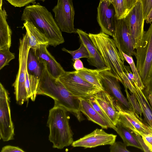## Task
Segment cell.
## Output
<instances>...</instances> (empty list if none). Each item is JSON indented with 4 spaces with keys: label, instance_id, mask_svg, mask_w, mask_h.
<instances>
[{
    "label": "cell",
    "instance_id": "cell-16",
    "mask_svg": "<svg viewBox=\"0 0 152 152\" xmlns=\"http://www.w3.org/2000/svg\"><path fill=\"white\" fill-rule=\"evenodd\" d=\"M119 121L124 126L141 136L152 134V128L132 111L119 110Z\"/></svg>",
    "mask_w": 152,
    "mask_h": 152
},
{
    "label": "cell",
    "instance_id": "cell-44",
    "mask_svg": "<svg viewBox=\"0 0 152 152\" xmlns=\"http://www.w3.org/2000/svg\"><path fill=\"white\" fill-rule=\"evenodd\" d=\"M105 0L107 1L110 3H112L115 0H100V1H103Z\"/></svg>",
    "mask_w": 152,
    "mask_h": 152
},
{
    "label": "cell",
    "instance_id": "cell-10",
    "mask_svg": "<svg viewBox=\"0 0 152 152\" xmlns=\"http://www.w3.org/2000/svg\"><path fill=\"white\" fill-rule=\"evenodd\" d=\"M99 75L104 90L113 97L118 107H120L122 110L133 111L121 92L119 80L111 73L109 69L107 68L101 69Z\"/></svg>",
    "mask_w": 152,
    "mask_h": 152
},
{
    "label": "cell",
    "instance_id": "cell-43",
    "mask_svg": "<svg viewBox=\"0 0 152 152\" xmlns=\"http://www.w3.org/2000/svg\"><path fill=\"white\" fill-rule=\"evenodd\" d=\"M3 5V0H0V9H2Z\"/></svg>",
    "mask_w": 152,
    "mask_h": 152
},
{
    "label": "cell",
    "instance_id": "cell-28",
    "mask_svg": "<svg viewBox=\"0 0 152 152\" xmlns=\"http://www.w3.org/2000/svg\"><path fill=\"white\" fill-rule=\"evenodd\" d=\"M86 99L93 108L105 121L109 128L113 129L115 131L116 129V126L112 124L105 113L96 103L92 96H91Z\"/></svg>",
    "mask_w": 152,
    "mask_h": 152
},
{
    "label": "cell",
    "instance_id": "cell-42",
    "mask_svg": "<svg viewBox=\"0 0 152 152\" xmlns=\"http://www.w3.org/2000/svg\"><path fill=\"white\" fill-rule=\"evenodd\" d=\"M145 88L149 90L152 94V80Z\"/></svg>",
    "mask_w": 152,
    "mask_h": 152
},
{
    "label": "cell",
    "instance_id": "cell-40",
    "mask_svg": "<svg viewBox=\"0 0 152 152\" xmlns=\"http://www.w3.org/2000/svg\"><path fill=\"white\" fill-rule=\"evenodd\" d=\"M148 102L152 108V94L151 92L146 88L142 90Z\"/></svg>",
    "mask_w": 152,
    "mask_h": 152
},
{
    "label": "cell",
    "instance_id": "cell-39",
    "mask_svg": "<svg viewBox=\"0 0 152 152\" xmlns=\"http://www.w3.org/2000/svg\"><path fill=\"white\" fill-rule=\"evenodd\" d=\"M124 1L127 13H128L134 6L136 1V0H124Z\"/></svg>",
    "mask_w": 152,
    "mask_h": 152
},
{
    "label": "cell",
    "instance_id": "cell-21",
    "mask_svg": "<svg viewBox=\"0 0 152 152\" xmlns=\"http://www.w3.org/2000/svg\"><path fill=\"white\" fill-rule=\"evenodd\" d=\"M132 89L130 92L135 94L146 121L152 128V108L143 91L137 86L135 82H132Z\"/></svg>",
    "mask_w": 152,
    "mask_h": 152
},
{
    "label": "cell",
    "instance_id": "cell-14",
    "mask_svg": "<svg viewBox=\"0 0 152 152\" xmlns=\"http://www.w3.org/2000/svg\"><path fill=\"white\" fill-rule=\"evenodd\" d=\"M117 135L108 134L102 129H96L92 132L73 141V147L91 148L101 145H111L115 142Z\"/></svg>",
    "mask_w": 152,
    "mask_h": 152
},
{
    "label": "cell",
    "instance_id": "cell-7",
    "mask_svg": "<svg viewBox=\"0 0 152 152\" xmlns=\"http://www.w3.org/2000/svg\"><path fill=\"white\" fill-rule=\"evenodd\" d=\"M59 79L70 92L78 97L86 99L102 90L84 80L75 71H65Z\"/></svg>",
    "mask_w": 152,
    "mask_h": 152
},
{
    "label": "cell",
    "instance_id": "cell-13",
    "mask_svg": "<svg viewBox=\"0 0 152 152\" xmlns=\"http://www.w3.org/2000/svg\"><path fill=\"white\" fill-rule=\"evenodd\" d=\"M97 12V19L101 32L113 37L117 18L113 6L107 1H100Z\"/></svg>",
    "mask_w": 152,
    "mask_h": 152
},
{
    "label": "cell",
    "instance_id": "cell-1",
    "mask_svg": "<svg viewBox=\"0 0 152 152\" xmlns=\"http://www.w3.org/2000/svg\"><path fill=\"white\" fill-rule=\"evenodd\" d=\"M42 62L44 67L37 87V95L50 97L53 99L54 104L63 107L79 121L82 120L79 97L70 92L59 79L53 76L48 71L45 63Z\"/></svg>",
    "mask_w": 152,
    "mask_h": 152
},
{
    "label": "cell",
    "instance_id": "cell-11",
    "mask_svg": "<svg viewBox=\"0 0 152 152\" xmlns=\"http://www.w3.org/2000/svg\"><path fill=\"white\" fill-rule=\"evenodd\" d=\"M52 11L55 21L61 31L76 33L74 25L75 12L72 0H58Z\"/></svg>",
    "mask_w": 152,
    "mask_h": 152
},
{
    "label": "cell",
    "instance_id": "cell-4",
    "mask_svg": "<svg viewBox=\"0 0 152 152\" xmlns=\"http://www.w3.org/2000/svg\"><path fill=\"white\" fill-rule=\"evenodd\" d=\"M90 37L100 52L107 67L123 85L126 69L113 39L102 32L89 33Z\"/></svg>",
    "mask_w": 152,
    "mask_h": 152
},
{
    "label": "cell",
    "instance_id": "cell-23",
    "mask_svg": "<svg viewBox=\"0 0 152 152\" xmlns=\"http://www.w3.org/2000/svg\"><path fill=\"white\" fill-rule=\"evenodd\" d=\"M80 111L90 121L100 126L103 129H107L108 125L104 120L93 108L87 100L79 97Z\"/></svg>",
    "mask_w": 152,
    "mask_h": 152
},
{
    "label": "cell",
    "instance_id": "cell-36",
    "mask_svg": "<svg viewBox=\"0 0 152 152\" xmlns=\"http://www.w3.org/2000/svg\"><path fill=\"white\" fill-rule=\"evenodd\" d=\"M151 152H152V134H145L141 136Z\"/></svg>",
    "mask_w": 152,
    "mask_h": 152
},
{
    "label": "cell",
    "instance_id": "cell-32",
    "mask_svg": "<svg viewBox=\"0 0 152 152\" xmlns=\"http://www.w3.org/2000/svg\"><path fill=\"white\" fill-rule=\"evenodd\" d=\"M126 145L121 142H115L110 147L111 152H130L126 148Z\"/></svg>",
    "mask_w": 152,
    "mask_h": 152
},
{
    "label": "cell",
    "instance_id": "cell-37",
    "mask_svg": "<svg viewBox=\"0 0 152 152\" xmlns=\"http://www.w3.org/2000/svg\"><path fill=\"white\" fill-rule=\"evenodd\" d=\"M134 134L142 148V151L145 152H151L148 148L145 143L142 137L137 134L134 133Z\"/></svg>",
    "mask_w": 152,
    "mask_h": 152
},
{
    "label": "cell",
    "instance_id": "cell-34",
    "mask_svg": "<svg viewBox=\"0 0 152 152\" xmlns=\"http://www.w3.org/2000/svg\"><path fill=\"white\" fill-rule=\"evenodd\" d=\"M143 8L144 18L145 20L152 9V0H140ZM137 0H136V1Z\"/></svg>",
    "mask_w": 152,
    "mask_h": 152
},
{
    "label": "cell",
    "instance_id": "cell-2",
    "mask_svg": "<svg viewBox=\"0 0 152 152\" xmlns=\"http://www.w3.org/2000/svg\"><path fill=\"white\" fill-rule=\"evenodd\" d=\"M21 20L32 22L49 41V45L54 47L64 42L61 31L51 12L39 4L26 6Z\"/></svg>",
    "mask_w": 152,
    "mask_h": 152
},
{
    "label": "cell",
    "instance_id": "cell-17",
    "mask_svg": "<svg viewBox=\"0 0 152 152\" xmlns=\"http://www.w3.org/2000/svg\"><path fill=\"white\" fill-rule=\"evenodd\" d=\"M92 96L112 124L116 126L119 121V115L118 106L113 97L104 90H101Z\"/></svg>",
    "mask_w": 152,
    "mask_h": 152
},
{
    "label": "cell",
    "instance_id": "cell-3",
    "mask_svg": "<svg viewBox=\"0 0 152 152\" xmlns=\"http://www.w3.org/2000/svg\"><path fill=\"white\" fill-rule=\"evenodd\" d=\"M68 112L63 107L56 104L49 111L47 126L49 129V140L52 143L53 148L61 149L73 142Z\"/></svg>",
    "mask_w": 152,
    "mask_h": 152
},
{
    "label": "cell",
    "instance_id": "cell-38",
    "mask_svg": "<svg viewBox=\"0 0 152 152\" xmlns=\"http://www.w3.org/2000/svg\"><path fill=\"white\" fill-rule=\"evenodd\" d=\"M73 67L76 71L81 70L84 68L82 62L80 59H76L74 61Z\"/></svg>",
    "mask_w": 152,
    "mask_h": 152
},
{
    "label": "cell",
    "instance_id": "cell-45",
    "mask_svg": "<svg viewBox=\"0 0 152 152\" xmlns=\"http://www.w3.org/2000/svg\"><path fill=\"white\" fill-rule=\"evenodd\" d=\"M38 0L41 1H42L44 2L46 0Z\"/></svg>",
    "mask_w": 152,
    "mask_h": 152
},
{
    "label": "cell",
    "instance_id": "cell-35",
    "mask_svg": "<svg viewBox=\"0 0 152 152\" xmlns=\"http://www.w3.org/2000/svg\"><path fill=\"white\" fill-rule=\"evenodd\" d=\"M24 152L22 149L17 146L10 145H6L1 149V152Z\"/></svg>",
    "mask_w": 152,
    "mask_h": 152
},
{
    "label": "cell",
    "instance_id": "cell-18",
    "mask_svg": "<svg viewBox=\"0 0 152 152\" xmlns=\"http://www.w3.org/2000/svg\"><path fill=\"white\" fill-rule=\"evenodd\" d=\"M76 33L79 36L81 43L85 46L89 55V58L87 59L89 64L97 69L107 68L100 52L94 44L89 34L79 29H76Z\"/></svg>",
    "mask_w": 152,
    "mask_h": 152
},
{
    "label": "cell",
    "instance_id": "cell-26",
    "mask_svg": "<svg viewBox=\"0 0 152 152\" xmlns=\"http://www.w3.org/2000/svg\"><path fill=\"white\" fill-rule=\"evenodd\" d=\"M122 53L125 60L130 65L132 73L134 76L137 85L141 90H143L145 87L142 81L132 56H128L123 52Z\"/></svg>",
    "mask_w": 152,
    "mask_h": 152
},
{
    "label": "cell",
    "instance_id": "cell-30",
    "mask_svg": "<svg viewBox=\"0 0 152 152\" xmlns=\"http://www.w3.org/2000/svg\"><path fill=\"white\" fill-rule=\"evenodd\" d=\"M111 4L115 9L117 18L121 19L125 18L127 13L124 0H115Z\"/></svg>",
    "mask_w": 152,
    "mask_h": 152
},
{
    "label": "cell",
    "instance_id": "cell-9",
    "mask_svg": "<svg viewBox=\"0 0 152 152\" xmlns=\"http://www.w3.org/2000/svg\"><path fill=\"white\" fill-rule=\"evenodd\" d=\"M124 18L129 27L135 49L141 42L145 32V20L142 4L140 0H137Z\"/></svg>",
    "mask_w": 152,
    "mask_h": 152
},
{
    "label": "cell",
    "instance_id": "cell-20",
    "mask_svg": "<svg viewBox=\"0 0 152 152\" xmlns=\"http://www.w3.org/2000/svg\"><path fill=\"white\" fill-rule=\"evenodd\" d=\"M26 30L28 39V44L31 48L35 50L41 45H49V41L45 35L41 32L33 23L25 21L23 27Z\"/></svg>",
    "mask_w": 152,
    "mask_h": 152
},
{
    "label": "cell",
    "instance_id": "cell-25",
    "mask_svg": "<svg viewBox=\"0 0 152 152\" xmlns=\"http://www.w3.org/2000/svg\"><path fill=\"white\" fill-rule=\"evenodd\" d=\"M101 69H92L84 68L82 69L75 71L76 73L85 80L99 88L104 90L103 87L99 72Z\"/></svg>",
    "mask_w": 152,
    "mask_h": 152
},
{
    "label": "cell",
    "instance_id": "cell-19",
    "mask_svg": "<svg viewBox=\"0 0 152 152\" xmlns=\"http://www.w3.org/2000/svg\"><path fill=\"white\" fill-rule=\"evenodd\" d=\"M48 45H41L34 50L35 54L41 61H44L50 73L55 77H59L65 71L60 64L47 50Z\"/></svg>",
    "mask_w": 152,
    "mask_h": 152
},
{
    "label": "cell",
    "instance_id": "cell-29",
    "mask_svg": "<svg viewBox=\"0 0 152 152\" xmlns=\"http://www.w3.org/2000/svg\"><path fill=\"white\" fill-rule=\"evenodd\" d=\"M127 99L131 105L133 112L139 115L142 116V110L137 100V99L134 93H131V94L128 91V88L124 87Z\"/></svg>",
    "mask_w": 152,
    "mask_h": 152
},
{
    "label": "cell",
    "instance_id": "cell-27",
    "mask_svg": "<svg viewBox=\"0 0 152 152\" xmlns=\"http://www.w3.org/2000/svg\"><path fill=\"white\" fill-rule=\"evenodd\" d=\"M62 50L70 54L72 57V60L73 61L82 58L88 59L89 58V55L87 49L85 46L81 43L79 48L75 50H69L65 48H63Z\"/></svg>",
    "mask_w": 152,
    "mask_h": 152
},
{
    "label": "cell",
    "instance_id": "cell-24",
    "mask_svg": "<svg viewBox=\"0 0 152 152\" xmlns=\"http://www.w3.org/2000/svg\"><path fill=\"white\" fill-rule=\"evenodd\" d=\"M115 131L122 139L126 146L134 147L142 151V149L135 137L134 133L118 121Z\"/></svg>",
    "mask_w": 152,
    "mask_h": 152
},
{
    "label": "cell",
    "instance_id": "cell-15",
    "mask_svg": "<svg viewBox=\"0 0 152 152\" xmlns=\"http://www.w3.org/2000/svg\"><path fill=\"white\" fill-rule=\"evenodd\" d=\"M44 67L43 63L37 56L34 50L30 48L27 61L26 71L28 76L31 96L30 99L34 101L37 94V90Z\"/></svg>",
    "mask_w": 152,
    "mask_h": 152
},
{
    "label": "cell",
    "instance_id": "cell-31",
    "mask_svg": "<svg viewBox=\"0 0 152 152\" xmlns=\"http://www.w3.org/2000/svg\"><path fill=\"white\" fill-rule=\"evenodd\" d=\"M15 58V54L10 51L9 48L0 50V70L9 65L10 62Z\"/></svg>",
    "mask_w": 152,
    "mask_h": 152
},
{
    "label": "cell",
    "instance_id": "cell-33",
    "mask_svg": "<svg viewBox=\"0 0 152 152\" xmlns=\"http://www.w3.org/2000/svg\"><path fill=\"white\" fill-rule=\"evenodd\" d=\"M11 5L15 7H22L32 3L35 4L37 0H6Z\"/></svg>",
    "mask_w": 152,
    "mask_h": 152
},
{
    "label": "cell",
    "instance_id": "cell-22",
    "mask_svg": "<svg viewBox=\"0 0 152 152\" xmlns=\"http://www.w3.org/2000/svg\"><path fill=\"white\" fill-rule=\"evenodd\" d=\"M7 14L4 8L0 9V50L10 48L12 31L7 23Z\"/></svg>",
    "mask_w": 152,
    "mask_h": 152
},
{
    "label": "cell",
    "instance_id": "cell-41",
    "mask_svg": "<svg viewBox=\"0 0 152 152\" xmlns=\"http://www.w3.org/2000/svg\"><path fill=\"white\" fill-rule=\"evenodd\" d=\"M147 23H150L152 22V9L150 12L145 20Z\"/></svg>",
    "mask_w": 152,
    "mask_h": 152
},
{
    "label": "cell",
    "instance_id": "cell-12",
    "mask_svg": "<svg viewBox=\"0 0 152 152\" xmlns=\"http://www.w3.org/2000/svg\"><path fill=\"white\" fill-rule=\"evenodd\" d=\"M122 61H125L122 52L132 56L135 52L129 27L124 18H116L115 32L112 37Z\"/></svg>",
    "mask_w": 152,
    "mask_h": 152
},
{
    "label": "cell",
    "instance_id": "cell-6",
    "mask_svg": "<svg viewBox=\"0 0 152 152\" xmlns=\"http://www.w3.org/2000/svg\"><path fill=\"white\" fill-rule=\"evenodd\" d=\"M30 48L26 34H23L22 38L19 39L18 70L15 80L12 85L14 88V93L16 102L19 105H22L29 99L25 81L27 59Z\"/></svg>",
    "mask_w": 152,
    "mask_h": 152
},
{
    "label": "cell",
    "instance_id": "cell-8",
    "mask_svg": "<svg viewBox=\"0 0 152 152\" xmlns=\"http://www.w3.org/2000/svg\"><path fill=\"white\" fill-rule=\"evenodd\" d=\"M10 99L7 91L0 83V138L6 142L14 139V126L11 114Z\"/></svg>",
    "mask_w": 152,
    "mask_h": 152
},
{
    "label": "cell",
    "instance_id": "cell-5",
    "mask_svg": "<svg viewBox=\"0 0 152 152\" xmlns=\"http://www.w3.org/2000/svg\"><path fill=\"white\" fill-rule=\"evenodd\" d=\"M136 49V68L146 87L152 80V23Z\"/></svg>",
    "mask_w": 152,
    "mask_h": 152
}]
</instances>
